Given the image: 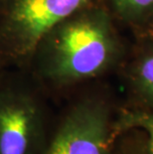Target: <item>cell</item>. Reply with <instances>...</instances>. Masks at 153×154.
Segmentation results:
<instances>
[{"instance_id": "5b68a950", "label": "cell", "mask_w": 153, "mask_h": 154, "mask_svg": "<svg viewBox=\"0 0 153 154\" xmlns=\"http://www.w3.org/2000/svg\"><path fill=\"white\" fill-rule=\"evenodd\" d=\"M130 80L138 96L153 107V46L140 54L133 64Z\"/></svg>"}, {"instance_id": "52a82bcc", "label": "cell", "mask_w": 153, "mask_h": 154, "mask_svg": "<svg viewBox=\"0 0 153 154\" xmlns=\"http://www.w3.org/2000/svg\"><path fill=\"white\" fill-rule=\"evenodd\" d=\"M116 15L128 23H145L153 14V0H109Z\"/></svg>"}, {"instance_id": "30bf717a", "label": "cell", "mask_w": 153, "mask_h": 154, "mask_svg": "<svg viewBox=\"0 0 153 154\" xmlns=\"http://www.w3.org/2000/svg\"><path fill=\"white\" fill-rule=\"evenodd\" d=\"M1 63H2V62H1V61H0V66H1Z\"/></svg>"}, {"instance_id": "ba28073f", "label": "cell", "mask_w": 153, "mask_h": 154, "mask_svg": "<svg viewBox=\"0 0 153 154\" xmlns=\"http://www.w3.org/2000/svg\"><path fill=\"white\" fill-rule=\"evenodd\" d=\"M144 24H145L146 34H147L149 37L152 39V41H153V14H152L151 17L144 23Z\"/></svg>"}, {"instance_id": "7a4b0ae2", "label": "cell", "mask_w": 153, "mask_h": 154, "mask_svg": "<svg viewBox=\"0 0 153 154\" xmlns=\"http://www.w3.org/2000/svg\"><path fill=\"white\" fill-rule=\"evenodd\" d=\"M93 0H4L0 8V61L30 63L41 40Z\"/></svg>"}, {"instance_id": "9c48e42d", "label": "cell", "mask_w": 153, "mask_h": 154, "mask_svg": "<svg viewBox=\"0 0 153 154\" xmlns=\"http://www.w3.org/2000/svg\"><path fill=\"white\" fill-rule=\"evenodd\" d=\"M3 2H4V0H0V8H1V6L3 4Z\"/></svg>"}, {"instance_id": "277c9868", "label": "cell", "mask_w": 153, "mask_h": 154, "mask_svg": "<svg viewBox=\"0 0 153 154\" xmlns=\"http://www.w3.org/2000/svg\"><path fill=\"white\" fill-rule=\"evenodd\" d=\"M116 134L109 106L102 100L84 99L68 110L42 154H110Z\"/></svg>"}, {"instance_id": "8992f818", "label": "cell", "mask_w": 153, "mask_h": 154, "mask_svg": "<svg viewBox=\"0 0 153 154\" xmlns=\"http://www.w3.org/2000/svg\"><path fill=\"white\" fill-rule=\"evenodd\" d=\"M132 128L143 130L146 133L149 154H153V111L134 109L121 112L115 121L116 133Z\"/></svg>"}, {"instance_id": "3957f363", "label": "cell", "mask_w": 153, "mask_h": 154, "mask_svg": "<svg viewBox=\"0 0 153 154\" xmlns=\"http://www.w3.org/2000/svg\"><path fill=\"white\" fill-rule=\"evenodd\" d=\"M47 123L38 91L22 83L0 84V154H42Z\"/></svg>"}, {"instance_id": "6da1fadb", "label": "cell", "mask_w": 153, "mask_h": 154, "mask_svg": "<svg viewBox=\"0 0 153 154\" xmlns=\"http://www.w3.org/2000/svg\"><path fill=\"white\" fill-rule=\"evenodd\" d=\"M120 50L109 13L92 3L52 29L30 63L41 83L65 88L105 74L118 63Z\"/></svg>"}]
</instances>
